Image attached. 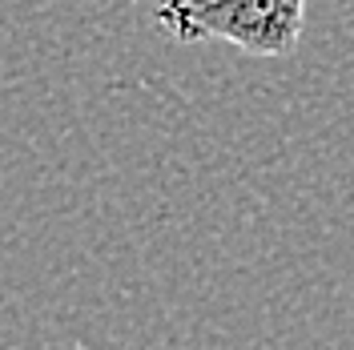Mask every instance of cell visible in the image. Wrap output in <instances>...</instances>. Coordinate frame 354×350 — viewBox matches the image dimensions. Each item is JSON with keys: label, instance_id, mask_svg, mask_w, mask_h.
<instances>
[{"label": "cell", "instance_id": "1", "mask_svg": "<svg viewBox=\"0 0 354 350\" xmlns=\"http://www.w3.org/2000/svg\"><path fill=\"white\" fill-rule=\"evenodd\" d=\"M153 21L181 44L225 41L250 57H290L306 28V0H161Z\"/></svg>", "mask_w": 354, "mask_h": 350}]
</instances>
